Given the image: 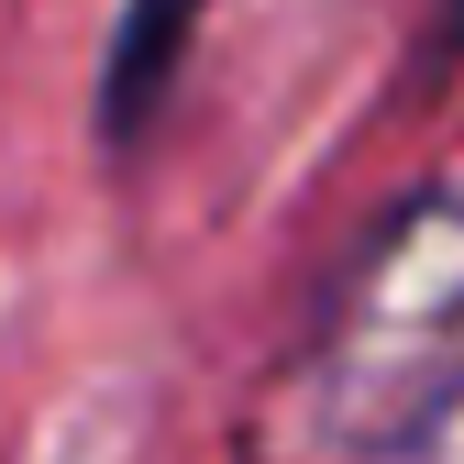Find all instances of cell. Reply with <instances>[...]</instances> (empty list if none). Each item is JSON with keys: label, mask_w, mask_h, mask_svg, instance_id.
Wrapping results in <instances>:
<instances>
[{"label": "cell", "mask_w": 464, "mask_h": 464, "mask_svg": "<svg viewBox=\"0 0 464 464\" xmlns=\"http://www.w3.org/2000/svg\"><path fill=\"white\" fill-rule=\"evenodd\" d=\"M442 55H464V0H442Z\"/></svg>", "instance_id": "obj_3"}, {"label": "cell", "mask_w": 464, "mask_h": 464, "mask_svg": "<svg viewBox=\"0 0 464 464\" xmlns=\"http://www.w3.org/2000/svg\"><path fill=\"white\" fill-rule=\"evenodd\" d=\"M199 12H210V0H133V12H122L111 67H100V133H111V144H144V133H155L166 89H178V67H188Z\"/></svg>", "instance_id": "obj_2"}, {"label": "cell", "mask_w": 464, "mask_h": 464, "mask_svg": "<svg viewBox=\"0 0 464 464\" xmlns=\"http://www.w3.org/2000/svg\"><path fill=\"white\" fill-rule=\"evenodd\" d=\"M310 398L343 453H420L464 410V188H410L321 287Z\"/></svg>", "instance_id": "obj_1"}]
</instances>
